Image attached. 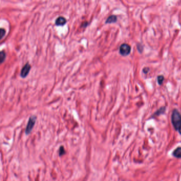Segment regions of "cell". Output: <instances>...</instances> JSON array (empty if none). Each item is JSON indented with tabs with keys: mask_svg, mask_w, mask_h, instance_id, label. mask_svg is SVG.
I'll return each instance as SVG.
<instances>
[{
	"mask_svg": "<svg viewBox=\"0 0 181 181\" xmlns=\"http://www.w3.org/2000/svg\"><path fill=\"white\" fill-rule=\"evenodd\" d=\"M6 58V54L5 51H2L0 52V61H1V63H3Z\"/></svg>",
	"mask_w": 181,
	"mask_h": 181,
	"instance_id": "cell-9",
	"label": "cell"
},
{
	"mask_svg": "<svg viewBox=\"0 0 181 181\" xmlns=\"http://www.w3.org/2000/svg\"><path fill=\"white\" fill-rule=\"evenodd\" d=\"M173 156L177 158H181V147L176 148L172 153Z\"/></svg>",
	"mask_w": 181,
	"mask_h": 181,
	"instance_id": "cell-6",
	"label": "cell"
},
{
	"mask_svg": "<svg viewBox=\"0 0 181 181\" xmlns=\"http://www.w3.org/2000/svg\"><path fill=\"white\" fill-rule=\"evenodd\" d=\"M164 80V76L163 75H159L157 77V82L159 85H161L163 83V81Z\"/></svg>",
	"mask_w": 181,
	"mask_h": 181,
	"instance_id": "cell-10",
	"label": "cell"
},
{
	"mask_svg": "<svg viewBox=\"0 0 181 181\" xmlns=\"http://www.w3.org/2000/svg\"><path fill=\"white\" fill-rule=\"evenodd\" d=\"M31 69V66L29 63H27L22 68L20 73V76L22 78H25L29 74V73Z\"/></svg>",
	"mask_w": 181,
	"mask_h": 181,
	"instance_id": "cell-4",
	"label": "cell"
},
{
	"mask_svg": "<svg viewBox=\"0 0 181 181\" xmlns=\"http://www.w3.org/2000/svg\"><path fill=\"white\" fill-rule=\"evenodd\" d=\"M65 154V150L64 147L61 146L59 148V156H61L64 155Z\"/></svg>",
	"mask_w": 181,
	"mask_h": 181,
	"instance_id": "cell-11",
	"label": "cell"
},
{
	"mask_svg": "<svg viewBox=\"0 0 181 181\" xmlns=\"http://www.w3.org/2000/svg\"><path fill=\"white\" fill-rule=\"evenodd\" d=\"M172 123L176 131L181 135V114L177 109H174L172 116Z\"/></svg>",
	"mask_w": 181,
	"mask_h": 181,
	"instance_id": "cell-1",
	"label": "cell"
},
{
	"mask_svg": "<svg viewBox=\"0 0 181 181\" xmlns=\"http://www.w3.org/2000/svg\"><path fill=\"white\" fill-rule=\"evenodd\" d=\"M137 48H138V50H139V51L140 53H141V52L143 50V47H142V46L141 45H140V44H139L137 45Z\"/></svg>",
	"mask_w": 181,
	"mask_h": 181,
	"instance_id": "cell-13",
	"label": "cell"
},
{
	"mask_svg": "<svg viewBox=\"0 0 181 181\" xmlns=\"http://www.w3.org/2000/svg\"><path fill=\"white\" fill-rule=\"evenodd\" d=\"M150 71V69L148 67H145L144 69H143V72L145 73V74H147Z\"/></svg>",
	"mask_w": 181,
	"mask_h": 181,
	"instance_id": "cell-14",
	"label": "cell"
},
{
	"mask_svg": "<svg viewBox=\"0 0 181 181\" xmlns=\"http://www.w3.org/2000/svg\"><path fill=\"white\" fill-rule=\"evenodd\" d=\"M0 32H1V39H2L4 37V36H5L6 31L5 29L1 28V31H0Z\"/></svg>",
	"mask_w": 181,
	"mask_h": 181,
	"instance_id": "cell-12",
	"label": "cell"
},
{
	"mask_svg": "<svg viewBox=\"0 0 181 181\" xmlns=\"http://www.w3.org/2000/svg\"><path fill=\"white\" fill-rule=\"evenodd\" d=\"M117 16L116 15H111L109 16L107 19L106 20V24H113V23H115L117 21Z\"/></svg>",
	"mask_w": 181,
	"mask_h": 181,
	"instance_id": "cell-8",
	"label": "cell"
},
{
	"mask_svg": "<svg viewBox=\"0 0 181 181\" xmlns=\"http://www.w3.org/2000/svg\"><path fill=\"white\" fill-rule=\"evenodd\" d=\"M67 23V20L65 17L59 16L57 17L55 21V25L57 26H63Z\"/></svg>",
	"mask_w": 181,
	"mask_h": 181,
	"instance_id": "cell-5",
	"label": "cell"
},
{
	"mask_svg": "<svg viewBox=\"0 0 181 181\" xmlns=\"http://www.w3.org/2000/svg\"><path fill=\"white\" fill-rule=\"evenodd\" d=\"M131 51V46L127 44H123L119 47V54L122 56H128Z\"/></svg>",
	"mask_w": 181,
	"mask_h": 181,
	"instance_id": "cell-3",
	"label": "cell"
},
{
	"mask_svg": "<svg viewBox=\"0 0 181 181\" xmlns=\"http://www.w3.org/2000/svg\"><path fill=\"white\" fill-rule=\"evenodd\" d=\"M36 119H37V117L35 115H32L31 116L29 119V121L28 122L27 127H26V135H29L32 131L35 124L36 123Z\"/></svg>",
	"mask_w": 181,
	"mask_h": 181,
	"instance_id": "cell-2",
	"label": "cell"
},
{
	"mask_svg": "<svg viewBox=\"0 0 181 181\" xmlns=\"http://www.w3.org/2000/svg\"><path fill=\"white\" fill-rule=\"evenodd\" d=\"M166 111V108L165 107H163L162 108H160V109H159L158 110H157L155 113L154 114L152 115V117L153 116H159L161 114H163L164 113H165Z\"/></svg>",
	"mask_w": 181,
	"mask_h": 181,
	"instance_id": "cell-7",
	"label": "cell"
}]
</instances>
